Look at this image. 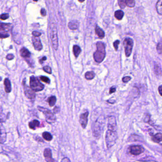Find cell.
Masks as SVG:
<instances>
[{
    "instance_id": "obj_27",
    "label": "cell",
    "mask_w": 162,
    "mask_h": 162,
    "mask_svg": "<svg viewBox=\"0 0 162 162\" xmlns=\"http://www.w3.org/2000/svg\"><path fill=\"white\" fill-rule=\"evenodd\" d=\"M125 2L126 5L130 8L134 7L136 4L135 1H133V0H126L125 1Z\"/></svg>"
},
{
    "instance_id": "obj_21",
    "label": "cell",
    "mask_w": 162,
    "mask_h": 162,
    "mask_svg": "<svg viewBox=\"0 0 162 162\" xmlns=\"http://www.w3.org/2000/svg\"><path fill=\"white\" fill-rule=\"evenodd\" d=\"M115 17L118 20H121L123 19L124 13L122 10H118L115 12Z\"/></svg>"
},
{
    "instance_id": "obj_23",
    "label": "cell",
    "mask_w": 162,
    "mask_h": 162,
    "mask_svg": "<svg viewBox=\"0 0 162 162\" xmlns=\"http://www.w3.org/2000/svg\"><path fill=\"white\" fill-rule=\"evenodd\" d=\"M152 140L156 143H159L162 141V134L161 133L156 134L152 138Z\"/></svg>"
},
{
    "instance_id": "obj_19",
    "label": "cell",
    "mask_w": 162,
    "mask_h": 162,
    "mask_svg": "<svg viewBox=\"0 0 162 162\" xmlns=\"http://www.w3.org/2000/svg\"><path fill=\"white\" fill-rule=\"evenodd\" d=\"M42 136L43 138L47 141H51L52 140V139H53V137H52V136L51 135V134L49 133V132H46H46H43L42 134Z\"/></svg>"
},
{
    "instance_id": "obj_17",
    "label": "cell",
    "mask_w": 162,
    "mask_h": 162,
    "mask_svg": "<svg viewBox=\"0 0 162 162\" xmlns=\"http://www.w3.org/2000/svg\"><path fill=\"white\" fill-rule=\"evenodd\" d=\"M95 33L97 34L98 38L100 39H103L104 38L105 33L103 30L100 28L98 27V25H96L95 27Z\"/></svg>"
},
{
    "instance_id": "obj_4",
    "label": "cell",
    "mask_w": 162,
    "mask_h": 162,
    "mask_svg": "<svg viewBox=\"0 0 162 162\" xmlns=\"http://www.w3.org/2000/svg\"><path fill=\"white\" fill-rule=\"evenodd\" d=\"M38 109L39 111L43 113L47 123L50 124H52L53 123H55L56 120V117L53 112H52L50 110L48 109L42 107L40 106H38Z\"/></svg>"
},
{
    "instance_id": "obj_2",
    "label": "cell",
    "mask_w": 162,
    "mask_h": 162,
    "mask_svg": "<svg viewBox=\"0 0 162 162\" xmlns=\"http://www.w3.org/2000/svg\"><path fill=\"white\" fill-rule=\"evenodd\" d=\"M97 51L93 54L94 60L97 63L102 62L106 57L105 45L102 42H98L96 43Z\"/></svg>"
},
{
    "instance_id": "obj_41",
    "label": "cell",
    "mask_w": 162,
    "mask_h": 162,
    "mask_svg": "<svg viewBox=\"0 0 162 162\" xmlns=\"http://www.w3.org/2000/svg\"><path fill=\"white\" fill-rule=\"evenodd\" d=\"M61 162H71V161L68 157H64L62 159Z\"/></svg>"
},
{
    "instance_id": "obj_39",
    "label": "cell",
    "mask_w": 162,
    "mask_h": 162,
    "mask_svg": "<svg viewBox=\"0 0 162 162\" xmlns=\"http://www.w3.org/2000/svg\"><path fill=\"white\" fill-rule=\"evenodd\" d=\"M41 14L42 16H45L46 15V11L44 8H42L41 9Z\"/></svg>"
},
{
    "instance_id": "obj_42",
    "label": "cell",
    "mask_w": 162,
    "mask_h": 162,
    "mask_svg": "<svg viewBox=\"0 0 162 162\" xmlns=\"http://www.w3.org/2000/svg\"><path fill=\"white\" fill-rule=\"evenodd\" d=\"M46 60H47V57H42V59H40V60H39V63L41 64H43L44 62V61H45Z\"/></svg>"
},
{
    "instance_id": "obj_24",
    "label": "cell",
    "mask_w": 162,
    "mask_h": 162,
    "mask_svg": "<svg viewBox=\"0 0 162 162\" xmlns=\"http://www.w3.org/2000/svg\"><path fill=\"white\" fill-rule=\"evenodd\" d=\"M156 9L159 15H162V0L158 1L156 4Z\"/></svg>"
},
{
    "instance_id": "obj_12",
    "label": "cell",
    "mask_w": 162,
    "mask_h": 162,
    "mask_svg": "<svg viewBox=\"0 0 162 162\" xmlns=\"http://www.w3.org/2000/svg\"><path fill=\"white\" fill-rule=\"evenodd\" d=\"M79 26V22L77 20H72L69 22L68 27L71 30H75L78 28Z\"/></svg>"
},
{
    "instance_id": "obj_18",
    "label": "cell",
    "mask_w": 162,
    "mask_h": 162,
    "mask_svg": "<svg viewBox=\"0 0 162 162\" xmlns=\"http://www.w3.org/2000/svg\"><path fill=\"white\" fill-rule=\"evenodd\" d=\"M12 28V24L1 23L0 26V30L1 31H8Z\"/></svg>"
},
{
    "instance_id": "obj_35",
    "label": "cell",
    "mask_w": 162,
    "mask_h": 162,
    "mask_svg": "<svg viewBox=\"0 0 162 162\" xmlns=\"http://www.w3.org/2000/svg\"><path fill=\"white\" fill-rule=\"evenodd\" d=\"M131 80V78L129 76H126V77H123L122 78V81H123V82L127 83L129 82V81Z\"/></svg>"
},
{
    "instance_id": "obj_16",
    "label": "cell",
    "mask_w": 162,
    "mask_h": 162,
    "mask_svg": "<svg viewBox=\"0 0 162 162\" xmlns=\"http://www.w3.org/2000/svg\"><path fill=\"white\" fill-rule=\"evenodd\" d=\"M20 54L21 56L22 57H30V52L29 51V50L25 48L24 47H23L21 48L20 50Z\"/></svg>"
},
{
    "instance_id": "obj_44",
    "label": "cell",
    "mask_w": 162,
    "mask_h": 162,
    "mask_svg": "<svg viewBox=\"0 0 162 162\" xmlns=\"http://www.w3.org/2000/svg\"><path fill=\"white\" fill-rule=\"evenodd\" d=\"M79 1V2H80V3H83V2H84V1Z\"/></svg>"
},
{
    "instance_id": "obj_36",
    "label": "cell",
    "mask_w": 162,
    "mask_h": 162,
    "mask_svg": "<svg viewBox=\"0 0 162 162\" xmlns=\"http://www.w3.org/2000/svg\"><path fill=\"white\" fill-rule=\"evenodd\" d=\"M9 36V35L7 33H1L0 34V38L1 39H5V38H8Z\"/></svg>"
},
{
    "instance_id": "obj_37",
    "label": "cell",
    "mask_w": 162,
    "mask_h": 162,
    "mask_svg": "<svg viewBox=\"0 0 162 162\" xmlns=\"http://www.w3.org/2000/svg\"><path fill=\"white\" fill-rule=\"evenodd\" d=\"M7 60H12L15 58V56L12 54H9L8 55H7L6 57Z\"/></svg>"
},
{
    "instance_id": "obj_40",
    "label": "cell",
    "mask_w": 162,
    "mask_h": 162,
    "mask_svg": "<svg viewBox=\"0 0 162 162\" xmlns=\"http://www.w3.org/2000/svg\"><path fill=\"white\" fill-rule=\"evenodd\" d=\"M116 91V88L115 87H111L110 89L109 90V94H112V93H115V92Z\"/></svg>"
},
{
    "instance_id": "obj_9",
    "label": "cell",
    "mask_w": 162,
    "mask_h": 162,
    "mask_svg": "<svg viewBox=\"0 0 162 162\" xmlns=\"http://www.w3.org/2000/svg\"><path fill=\"white\" fill-rule=\"evenodd\" d=\"M89 112L86 111L80 115L79 122L82 127L83 129H85L87 126L88 123V116H89Z\"/></svg>"
},
{
    "instance_id": "obj_28",
    "label": "cell",
    "mask_w": 162,
    "mask_h": 162,
    "mask_svg": "<svg viewBox=\"0 0 162 162\" xmlns=\"http://www.w3.org/2000/svg\"><path fill=\"white\" fill-rule=\"evenodd\" d=\"M157 51L158 54H161L162 53V41L160 42L157 44L156 47Z\"/></svg>"
},
{
    "instance_id": "obj_15",
    "label": "cell",
    "mask_w": 162,
    "mask_h": 162,
    "mask_svg": "<svg viewBox=\"0 0 162 162\" xmlns=\"http://www.w3.org/2000/svg\"><path fill=\"white\" fill-rule=\"evenodd\" d=\"M6 133L4 127L1 125V144H3L4 143L6 140Z\"/></svg>"
},
{
    "instance_id": "obj_43",
    "label": "cell",
    "mask_w": 162,
    "mask_h": 162,
    "mask_svg": "<svg viewBox=\"0 0 162 162\" xmlns=\"http://www.w3.org/2000/svg\"><path fill=\"white\" fill-rule=\"evenodd\" d=\"M158 91H159V94H160V95L162 96V85L158 87Z\"/></svg>"
},
{
    "instance_id": "obj_26",
    "label": "cell",
    "mask_w": 162,
    "mask_h": 162,
    "mask_svg": "<svg viewBox=\"0 0 162 162\" xmlns=\"http://www.w3.org/2000/svg\"><path fill=\"white\" fill-rule=\"evenodd\" d=\"M85 78L87 80H91L95 77V74L93 71H89L85 74Z\"/></svg>"
},
{
    "instance_id": "obj_29",
    "label": "cell",
    "mask_w": 162,
    "mask_h": 162,
    "mask_svg": "<svg viewBox=\"0 0 162 162\" xmlns=\"http://www.w3.org/2000/svg\"><path fill=\"white\" fill-rule=\"evenodd\" d=\"M39 78H40L41 81H43L44 82L46 83L47 84H50V82H51L49 78L47 77H45V76H41L39 77Z\"/></svg>"
},
{
    "instance_id": "obj_5",
    "label": "cell",
    "mask_w": 162,
    "mask_h": 162,
    "mask_svg": "<svg viewBox=\"0 0 162 162\" xmlns=\"http://www.w3.org/2000/svg\"><path fill=\"white\" fill-rule=\"evenodd\" d=\"M30 87L34 91H40L43 90L44 86L39 81L37 78L32 76L30 78Z\"/></svg>"
},
{
    "instance_id": "obj_11",
    "label": "cell",
    "mask_w": 162,
    "mask_h": 162,
    "mask_svg": "<svg viewBox=\"0 0 162 162\" xmlns=\"http://www.w3.org/2000/svg\"><path fill=\"white\" fill-rule=\"evenodd\" d=\"M32 42L35 50L39 51H40L42 50V45L39 38L33 37L32 38Z\"/></svg>"
},
{
    "instance_id": "obj_14",
    "label": "cell",
    "mask_w": 162,
    "mask_h": 162,
    "mask_svg": "<svg viewBox=\"0 0 162 162\" xmlns=\"http://www.w3.org/2000/svg\"><path fill=\"white\" fill-rule=\"evenodd\" d=\"M4 85L5 86V91L6 93H10L12 90L11 83L9 78H5L4 81Z\"/></svg>"
},
{
    "instance_id": "obj_31",
    "label": "cell",
    "mask_w": 162,
    "mask_h": 162,
    "mask_svg": "<svg viewBox=\"0 0 162 162\" xmlns=\"http://www.w3.org/2000/svg\"><path fill=\"white\" fill-rule=\"evenodd\" d=\"M43 70L45 72H47V73L50 74L52 73L51 68L49 66H45L44 67H43Z\"/></svg>"
},
{
    "instance_id": "obj_30",
    "label": "cell",
    "mask_w": 162,
    "mask_h": 162,
    "mask_svg": "<svg viewBox=\"0 0 162 162\" xmlns=\"http://www.w3.org/2000/svg\"><path fill=\"white\" fill-rule=\"evenodd\" d=\"M118 3L119 7L121 9H124L125 8V7L127 6L125 4V1H122V0H119L118 1Z\"/></svg>"
},
{
    "instance_id": "obj_7",
    "label": "cell",
    "mask_w": 162,
    "mask_h": 162,
    "mask_svg": "<svg viewBox=\"0 0 162 162\" xmlns=\"http://www.w3.org/2000/svg\"><path fill=\"white\" fill-rule=\"evenodd\" d=\"M22 85H24L25 96L29 99H34L35 98L36 94L35 91L31 88H29L28 86H26L25 83H22Z\"/></svg>"
},
{
    "instance_id": "obj_10",
    "label": "cell",
    "mask_w": 162,
    "mask_h": 162,
    "mask_svg": "<svg viewBox=\"0 0 162 162\" xmlns=\"http://www.w3.org/2000/svg\"><path fill=\"white\" fill-rule=\"evenodd\" d=\"M45 160L47 162H55V160L52 158V152L51 149L48 148L45 149L43 153Z\"/></svg>"
},
{
    "instance_id": "obj_22",
    "label": "cell",
    "mask_w": 162,
    "mask_h": 162,
    "mask_svg": "<svg viewBox=\"0 0 162 162\" xmlns=\"http://www.w3.org/2000/svg\"><path fill=\"white\" fill-rule=\"evenodd\" d=\"M56 97L54 96H52L50 98H48V99L47 100V101L48 103V105L51 107H53L56 104Z\"/></svg>"
},
{
    "instance_id": "obj_32",
    "label": "cell",
    "mask_w": 162,
    "mask_h": 162,
    "mask_svg": "<svg viewBox=\"0 0 162 162\" xmlns=\"http://www.w3.org/2000/svg\"><path fill=\"white\" fill-rule=\"evenodd\" d=\"M119 43H120V41L119 40H116L113 43V46H114V48H115L116 51H118Z\"/></svg>"
},
{
    "instance_id": "obj_38",
    "label": "cell",
    "mask_w": 162,
    "mask_h": 162,
    "mask_svg": "<svg viewBox=\"0 0 162 162\" xmlns=\"http://www.w3.org/2000/svg\"><path fill=\"white\" fill-rule=\"evenodd\" d=\"M60 107H58V106H56V107H55L54 108L53 110V112L55 114H57V113H58L60 112Z\"/></svg>"
},
{
    "instance_id": "obj_13",
    "label": "cell",
    "mask_w": 162,
    "mask_h": 162,
    "mask_svg": "<svg viewBox=\"0 0 162 162\" xmlns=\"http://www.w3.org/2000/svg\"><path fill=\"white\" fill-rule=\"evenodd\" d=\"M40 122L39 121L36 119H34L33 121L30 122L29 123V127L31 129L35 130L36 128H38L39 127Z\"/></svg>"
},
{
    "instance_id": "obj_1",
    "label": "cell",
    "mask_w": 162,
    "mask_h": 162,
    "mask_svg": "<svg viewBox=\"0 0 162 162\" xmlns=\"http://www.w3.org/2000/svg\"><path fill=\"white\" fill-rule=\"evenodd\" d=\"M118 138L117 124L116 118L110 116L108 119L107 130L106 134V143L108 148H110L116 144Z\"/></svg>"
},
{
    "instance_id": "obj_3",
    "label": "cell",
    "mask_w": 162,
    "mask_h": 162,
    "mask_svg": "<svg viewBox=\"0 0 162 162\" xmlns=\"http://www.w3.org/2000/svg\"><path fill=\"white\" fill-rule=\"evenodd\" d=\"M50 37L53 48L57 51L59 46L57 31L56 25L54 24H51L50 25Z\"/></svg>"
},
{
    "instance_id": "obj_20",
    "label": "cell",
    "mask_w": 162,
    "mask_h": 162,
    "mask_svg": "<svg viewBox=\"0 0 162 162\" xmlns=\"http://www.w3.org/2000/svg\"><path fill=\"white\" fill-rule=\"evenodd\" d=\"M73 52L75 57L77 58L78 57L80 53H81V48L78 45H74L73 47Z\"/></svg>"
},
{
    "instance_id": "obj_8",
    "label": "cell",
    "mask_w": 162,
    "mask_h": 162,
    "mask_svg": "<svg viewBox=\"0 0 162 162\" xmlns=\"http://www.w3.org/2000/svg\"><path fill=\"white\" fill-rule=\"evenodd\" d=\"M129 151L131 154L132 155L138 156L144 152V148L141 145H133L130 147Z\"/></svg>"
},
{
    "instance_id": "obj_25",
    "label": "cell",
    "mask_w": 162,
    "mask_h": 162,
    "mask_svg": "<svg viewBox=\"0 0 162 162\" xmlns=\"http://www.w3.org/2000/svg\"><path fill=\"white\" fill-rule=\"evenodd\" d=\"M154 71L157 75H161L162 73V70L161 66L158 63H155L154 66Z\"/></svg>"
},
{
    "instance_id": "obj_6",
    "label": "cell",
    "mask_w": 162,
    "mask_h": 162,
    "mask_svg": "<svg viewBox=\"0 0 162 162\" xmlns=\"http://www.w3.org/2000/svg\"><path fill=\"white\" fill-rule=\"evenodd\" d=\"M123 44L124 46L125 56L127 57H129L132 53L134 45L133 41L130 38H125Z\"/></svg>"
},
{
    "instance_id": "obj_34",
    "label": "cell",
    "mask_w": 162,
    "mask_h": 162,
    "mask_svg": "<svg viewBox=\"0 0 162 162\" xmlns=\"http://www.w3.org/2000/svg\"><path fill=\"white\" fill-rule=\"evenodd\" d=\"M32 34H33V36L34 37H37V38H39V37L40 36L42 35V33H41L37 31H33Z\"/></svg>"
},
{
    "instance_id": "obj_33",
    "label": "cell",
    "mask_w": 162,
    "mask_h": 162,
    "mask_svg": "<svg viewBox=\"0 0 162 162\" xmlns=\"http://www.w3.org/2000/svg\"><path fill=\"white\" fill-rule=\"evenodd\" d=\"M9 15L8 13H3L1 15V20H5L9 18Z\"/></svg>"
}]
</instances>
